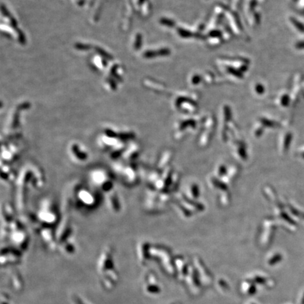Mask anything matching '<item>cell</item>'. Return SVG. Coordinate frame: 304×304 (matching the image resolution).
<instances>
[{
	"mask_svg": "<svg viewBox=\"0 0 304 304\" xmlns=\"http://www.w3.org/2000/svg\"><path fill=\"white\" fill-rule=\"evenodd\" d=\"M147 290L149 292H152V293H157V292H159V288H158V286L151 285L148 286Z\"/></svg>",
	"mask_w": 304,
	"mask_h": 304,
	"instance_id": "6da1fadb",
	"label": "cell"
},
{
	"mask_svg": "<svg viewBox=\"0 0 304 304\" xmlns=\"http://www.w3.org/2000/svg\"><path fill=\"white\" fill-rule=\"evenodd\" d=\"M2 304H7V303H3Z\"/></svg>",
	"mask_w": 304,
	"mask_h": 304,
	"instance_id": "3957f363",
	"label": "cell"
},
{
	"mask_svg": "<svg viewBox=\"0 0 304 304\" xmlns=\"http://www.w3.org/2000/svg\"><path fill=\"white\" fill-rule=\"evenodd\" d=\"M75 301L76 304H84L83 302L81 301V300L79 299V298H75Z\"/></svg>",
	"mask_w": 304,
	"mask_h": 304,
	"instance_id": "7a4b0ae2",
	"label": "cell"
}]
</instances>
